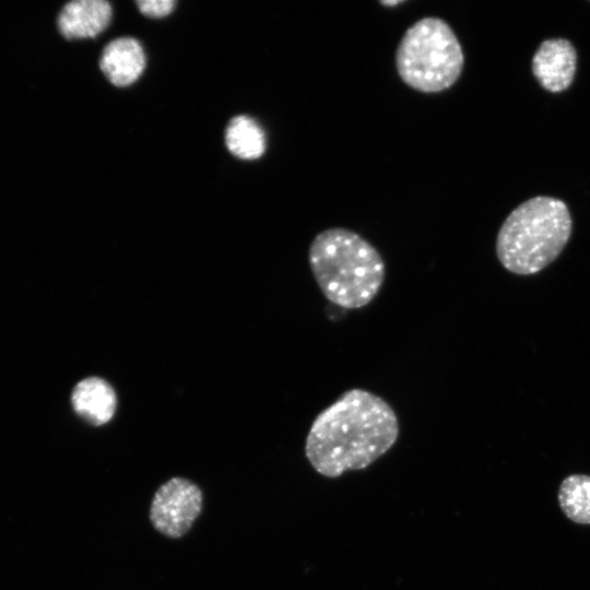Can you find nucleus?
<instances>
[{"instance_id":"obj_12","label":"nucleus","mask_w":590,"mask_h":590,"mask_svg":"<svg viewBox=\"0 0 590 590\" xmlns=\"http://www.w3.org/2000/svg\"><path fill=\"white\" fill-rule=\"evenodd\" d=\"M176 1L174 0H140L137 1L139 10L146 16L150 17H163L168 15L174 7Z\"/></svg>"},{"instance_id":"obj_5","label":"nucleus","mask_w":590,"mask_h":590,"mask_svg":"<svg viewBox=\"0 0 590 590\" xmlns=\"http://www.w3.org/2000/svg\"><path fill=\"white\" fill-rule=\"evenodd\" d=\"M202 507L201 488L189 479L175 476L156 489L149 517L157 532L170 539H178L191 529Z\"/></svg>"},{"instance_id":"obj_1","label":"nucleus","mask_w":590,"mask_h":590,"mask_svg":"<svg viewBox=\"0 0 590 590\" xmlns=\"http://www.w3.org/2000/svg\"><path fill=\"white\" fill-rule=\"evenodd\" d=\"M399 432L398 416L385 399L354 388L316 416L305 455L317 473L335 479L369 467L392 448Z\"/></svg>"},{"instance_id":"obj_7","label":"nucleus","mask_w":590,"mask_h":590,"mask_svg":"<svg viewBox=\"0 0 590 590\" xmlns=\"http://www.w3.org/2000/svg\"><path fill=\"white\" fill-rule=\"evenodd\" d=\"M110 17L111 7L105 0H74L62 8L57 23L64 38L81 39L101 34Z\"/></svg>"},{"instance_id":"obj_6","label":"nucleus","mask_w":590,"mask_h":590,"mask_svg":"<svg viewBox=\"0 0 590 590\" xmlns=\"http://www.w3.org/2000/svg\"><path fill=\"white\" fill-rule=\"evenodd\" d=\"M577 66V52L565 38L542 42L532 58V72L543 88L562 92L571 84Z\"/></svg>"},{"instance_id":"obj_8","label":"nucleus","mask_w":590,"mask_h":590,"mask_svg":"<svg viewBox=\"0 0 590 590\" xmlns=\"http://www.w3.org/2000/svg\"><path fill=\"white\" fill-rule=\"evenodd\" d=\"M99 67L114 85L128 86L139 79L145 68L144 50L132 37L114 39L104 48Z\"/></svg>"},{"instance_id":"obj_2","label":"nucleus","mask_w":590,"mask_h":590,"mask_svg":"<svg viewBox=\"0 0 590 590\" xmlns=\"http://www.w3.org/2000/svg\"><path fill=\"white\" fill-rule=\"evenodd\" d=\"M308 261L323 296L345 309L367 306L386 276L379 251L363 236L343 227L327 228L316 235Z\"/></svg>"},{"instance_id":"obj_3","label":"nucleus","mask_w":590,"mask_h":590,"mask_svg":"<svg viewBox=\"0 0 590 590\" xmlns=\"http://www.w3.org/2000/svg\"><path fill=\"white\" fill-rule=\"evenodd\" d=\"M570 234L571 217L565 202L534 197L506 217L497 234L496 253L508 271L533 274L557 258Z\"/></svg>"},{"instance_id":"obj_9","label":"nucleus","mask_w":590,"mask_h":590,"mask_svg":"<svg viewBox=\"0 0 590 590\" xmlns=\"http://www.w3.org/2000/svg\"><path fill=\"white\" fill-rule=\"evenodd\" d=\"M71 401L76 414L94 426L109 422L117 405L114 389L97 377L80 381L72 392Z\"/></svg>"},{"instance_id":"obj_11","label":"nucleus","mask_w":590,"mask_h":590,"mask_svg":"<svg viewBox=\"0 0 590 590\" xmlns=\"http://www.w3.org/2000/svg\"><path fill=\"white\" fill-rule=\"evenodd\" d=\"M558 503L568 519L590 524V475L573 474L563 480Z\"/></svg>"},{"instance_id":"obj_4","label":"nucleus","mask_w":590,"mask_h":590,"mask_svg":"<svg viewBox=\"0 0 590 590\" xmlns=\"http://www.w3.org/2000/svg\"><path fill=\"white\" fill-rule=\"evenodd\" d=\"M400 79L421 93H439L460 78L464 56L461 44L442 19L425 16L401 37L394 57Z\"/></svg>"},{"instance_id":"obj_13","label":"nucleus","mask_w":590,"mask_h":590,"mask_svg":"<svg viewBox=\"0 0 590 590\" xmlns=\"http://www.w3.org/2000/svg\"><path fill=\"white\" fill-rule=\"evenodd\" d=\"M404 1H380V3L382 5H387V7H393V5H398L399 3H402Z\"/></svg>"},{"instance_id":"obj_10","label":"nucleus","mask_w":590,"mask_h":590,"mask_svg":"<svg viewBox=\"0 0 590 590\" xmlns=\"http://www.w3.org/2000/svg\"><path fill=\"white\" fill-rule=\"evenodd\" d=\"M225 143L233 155L243 160L259 158L267 148L263 129L246 115L236 116L229 121L225 130Z\"/></svg>"}]
</instances>
